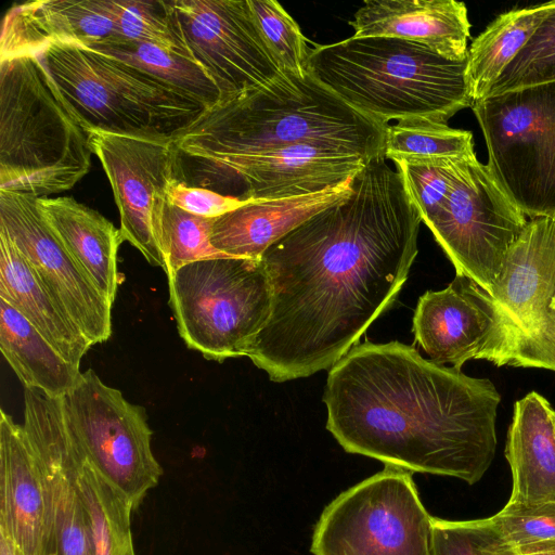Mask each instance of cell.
Listing matches in <instances>:
<instances>
[{"label": "cell", "mask_w": 555, "mask_h": 555, "mask_svg": "<svg viewBox=\"0 0 555 555\" xmlns=\"http://www.w3.org/2000/svg\"><path fill=\"white\" fill-rule=\"evenodd\" d=\"M384 155L351 194L261 255L270 317L247 357L272 382L332 367L397 298L417 255L421 216Z\"/></svg>", "instance_id": "6da1fadb"}, {"label": "cell", "mask_w": 555, "mask_h": 555, "mask_svg": "<svg viewBox=\"0 0 555 555\" xmlns=\"http://www.w3.org/2000/svg\"><path fill=\"white\" fill-rule=\"evenodd\" d=\"M323 401L343 449L385 465L474 485L495 455L494 384L397 340L352 347L331 367Z\"/></svg>", "instance_id": "7a4b0ae2"}, {"label": "cell", "mask_w": 555, "mask_h": 555, "mask_svg": "<svg viewBox=\"0 0 555 555\" xmlns=\"http://www.w3.org/2000/svg\"><path fill=\"white\" fill-rule=\"evenodd\" d=\"M387 125L357 112L309 74L283 73L272 83L207 108L173 144L177 179L190 184L227 163L312 142L383 155Z\"/></svg>", "instance_id": "3957f363"}, {"label": "cell", "mask_w": 555, "mask_h": 555, "mask_svg": "<svg viewBox=\"0 0 555 555\" xmlns=\"http://www.w3.org/2000/svg\"><path fill=\"white\" fill-rule=\"evenodd\" d=\"M308 74L347 105L375 121L423 117L447 122L470 107L466 61L391 37H350L315 46Z\"/></svg>", "instance_id": "277c9868"}, {"label": "cell", "mask_w": 555, "mask_h": 555, "mask_svg": "<svg viewBox=\"0 0 555 555\" xmlns=\"http://www.w3.org/2000/svg\"><path fill=\"white\" fill-rule=\"evenodd\" d=\"M93 154L37 56L0 61V191L47 197L85 177Z\"/></svg>", "instance_id": "5b68a950"}, {"label": "cell", "mask_w": 555, "mask_h": 555, "mask_svg": "<svg viewBox=\"0 0 555 555\" xmlns=\"http://www.w3.org/2000/svg\"><path fill=\"white\" fill-rule=\"evenodd\" d=\"M88 130L173 141L208 108L108 54L53 46L37 56Z\"/></svg>", "instance_id": "8992f818"}, {"label": "cell", "mask_w": 555, "mask_h": 555, "mask_svg": "<svg viewBox=\"0 0 555 555\" xmlns=\"http://www.w3.org/2000/svg\"><path fill=\"white\" fill-rule=\"evenodd\" d=\"M169 304L180 337L208 360L247 356L271 312L261 259L217 257L168 276Z\"/></svg>", "instance_id": "52a82bcc"}, {"label": "cell", "mask_w": 555, "mask_h": 555, "mask_svg": "<svg viewBox=\"0 0 555 555\" xmlns=\"http://www.w3.org/2000/svg\"><path fill=\"white\" fill-rule=\"evenodd\" d=\"M488 167L530 219H555V82L474 102Z\"/></svg>", "instance_id": "ba28073f"}, {"label": "cell", "mask_w": 555, "mask_h": 555, "mask_svg": "<svg viewBox=\"0 0 555 555\" xmlns=\"http://www.w3.org/2000/svg\"><path fill=\"white\" fill-rule=\"evenodd\" d=\"M434 517L412 473L385 468L341 492L322 512L313 555H433Z\"/></svg>", "instance_id": "9c48e42d"}, {"label": "cell", "mask_w": 555, "mask_h": 555, "mask_svg": "<svg viewBox=\"0 0 555 555\" xmlns=\"http://www.w3.org/2000/svg\"><path fill=\"white\" fill-rule=\"evenodd\" d=\"M62 401L88 460L137 509L163 475L151 448L145 409L130 403L91 369Z\"/></svg>", "instance_id": "30bf717a"}, {"label": "cell", "mask_w": 555, "mask_h": 555, "mask_svg": "<svg viewBox=\"0 0 555 555\" xmlns=\"http://www.w3.org/2000/svg\"><path fill=\"white\" fill-rule=\"evenodd\" d=\"M488 165L465 158L447 202L428 225L464 275L491 295L504 256L527 223Z\"/></svg>", "instance_id": "8fae6325"}, {"label": "cell", "mask_w": 555, "mask_h": 555, "mask_svg": "<svg viewBox=\"0 0 555 555\" xmlns=\"http://www.w3.org/2000/svg\"><path fill=\"white\" fill-rule=\"evenodd\" d=\"M491 296L515 341L511 366L555 371V219H529L508 247Z\"/></svg>", "instance_id": "7c38bea8"}, {"label": "cell", "mask_w": 555, "mask_h": 555, "mask_svg": "<svg viewBox=\"0 0 555 555\" xmlns=\"http://www.w3.org/2000/svg\"><path fill=\"white\" fill-rule=\"evenodd\" d=\"M172 3L190 54L215 81L221 101L263 88L283 75L247 0Z\"/></svg>", "instance_id": "4fadbf2b"}, {"label": "cell", "mask_w": 555, "mask_h": 555, "mask_svg": "<svg viewBox=\"0 0 555 555\" xmlns=\"http://www.w3.org/2000/svg\"><path fill=\"white\" fill-rule=\"evenodd\" d=\"M89 132L93 154L114 193L122 242L130 243L151 264L164 270L158 231L167 186L177 179L173 141Z\"/></svg>", "instance_id": "5bb4252c"}, {"label": "cell", "mask_w": 555, "mask_h": 555, "mask_svg": "<svg viewBox=\"0 0 555 555\" xmlns=\"http://www.w3.org/2000/svg\"><path fill=\"white\" fill-rule=\"evenodd\" d=\"M412 330L437 364L461 370L476 359L512 365L515 341L503 313L487 291L464 275L420 297Z\"/></svg>", "instance_id": "9a60e30c"}, {"label": "cell", "mask_w": 555, "mask_h": 555, "mask_svg": "<svg viewBox=\"0 0 555 555\" xmlns=\"http://www.w3.org/2000/svg\"><path fill=\"white\" fill-rule=\"evenodd\" d=\"M0 232L9 237L40 284L90 344L106 341L112 334L113 305L70 257L46 220L38 197L0 191Z\"/></svg>", "instance_id": "2e32d148"}, {"label": "cell", "mask_w": 555, "mask_h": 555, "mask_svg": "<svg viewBox=\"0 0 555 555\" xmlns=\"http://www.w3.org/2000/svg\"><path fill=\"white\" fill-rule=\"evenodd\" d=\"M22 425L40 468L55 555H93L89 514L78 482L87 456L72 430L62 398L24 387Z\"/></svg>", "instance_id": "e0dca14e"}, {"label": "cell", "mask_w": 555, "mask_h": 555, "mask_svg": "<svg viewBox=\"0 0 555 555\" xmlns=\"http://www.w3.org/2000/svg\"><path fill=\"white\" fill-rule=\"evenodd\" d=\"M370 159L349 150L301 142L236 159L215 168L191 186L238 198L267 201L314 194L354 178Z\"/></svg>", "instance_id": "ac0fdd59"}, {"label": "cell", "mask_w": 555, "mask_h": 555, "mask_svg": "<svg viewBox=\"0 0 555 555\" xmlns=\"http://www.w3.org/2000/svg\"><path fill=\"white\" fill-rule=\"evenodd\" d=\"M119 42L113 0H35L13 4L4 14L0 61L38 56L53 46Z\"/></svg>", "instance_id": "d6986e66"}, {"label": "cell", "mask_w": 555, "mask_h": 555, "mask_svg": "<svg viewBox=\"0 0 555 555\" xmlns=\"http://www.w3.org/2000/svg\"><path fill=\"white\" fill-rule=\"evenodd\" d=\"M0 531L25 555L55 554L52 517L39 465L23 425L0 412Z\"/></svg>", "instance_id": "ffe728a7"}, {"label": "cell", "mask_w": 555, "mask_h": 555, "mask_svg": "<svg viewBox=\"0 0 555 555\" xmlns=\"http://www.w3.org/2000/svg\"><path fill=\"white\" fill-rule=\"evenodd\" d=\"M354 38L391 37L428 47L446 59L467 60L470 23L455 0H366L354 13Z\"/></svg>", "instance_id": "44dd1931"}, {"label": "cell", "mask_w": 555, "mask_h": 555, "mask_svg": "<svg viewBox=\"0 0 555 555\" xmlns=\"http://www.w3.org/2000/svg\"><path fill=\"white\" fill-rule=\"evenodd\" d=\"M354 178L314 194L253 202L214 218L210 242L227 256L260 259L278 240L313 215L347 198Z\"/></svg>", "instance_id": "7402d4cb"}, {"label": "cell", "mask_w": 555, "mask_h": 555, "mask_svg": "<svg viewBox=\"0 0 555 555\" xmlns=\"http://www.w3.org/2000/svg\"><path fill=\"white\" fill-rule=\"evenodd\" d=\"M505 456L513 476L508 502L555 501V411L540 393L515 402Z\"/></svg>", "instance_id": "603a6c76"}, {"label": "cell", "mask_w": 555, "mask_h": 555, "mask_svg": "<svg viewBox=\"0 0 555 555\" xmlns=\"http://www.w3.org/2000/svg\"><path fill=\"white\" fill-rule=\"evenodd\" d=\"M41 211L70 257L113 305L120 282V231L99 211L69 196L38 197Z\"/></svg>", "instance_id": "cb8c5ba5"}, {"label": "cell", "mask_w": 555, "mask_h": 555, "mask_svg": "<svg viewBox=\"0 0 555 555\" xmlns=\"http://www.w3.org/2000/svg\"><path fill=\"white\" fill-rule=\"evenodd\" d=\"M0 299L17 310L67 362L80 367L92 345L40 284L3 232H0Z\"/></svg>", "instance_id": "d4e9b609"}, {"label": "cell", "mask_w": 555, "mask_h": 555, "mask_svg": "<svg viewBox=\"0 0 555 555\" xmlns=\"http://www.w3.org/2000/svg\"><path fill=\"white\" fill-rule=\"evenodd\" d=\"M0 349L24 387L62 398L81 380L80 367L67 362L11 305L0 299Z\"/></svg>", "instance_id": "484cf974"}, {"label": "cell", "mask_w": 555, "mask_h": 555, "mask_svg": "<svg viewBox=\"0 0 555 555\" xmlns=\"http://www.w3.org/2000/svg\"><path fill=\"white\" fill-rule=\"evenodd\" d=\"M554 9L555 1H551L507 11L474 39L466 60V80L472 104L486 98L493 82Z\"/></svg>", "instance_id": "4316f807"}, {"label": "cell", "mask_w": 555, "mask_h": 555, "mask_svg": "<svg viewBox=\"0 0 555 555\" xmlns=\"http://www.w3.org/2000/svg\"><path fill=\"white\" fill-rule=\"evenodd\" d=\"M79 488L89 514L93 555H135L132 532V504L86 459Z\"/></svg>", "instance_id": "83f0119b"}, {"label": "cell", "mask_w": 555, "mask_h": 555, "mask_svg": "<svg viewBox=\"0 0 555 555\" xmlns=\"http://www.w3.org/2000/svg\"><path fill=\"white\" fill-rule=\"evenodd\" d=\"M151 74L183 91L208 108L221 101L220 91L208 73L192 57L149 42H120L89 48Z\"/></svg>", "instance_id": "f1b7e54d"}, {"label": "cell", "mask_w": 555, "mask_h": 555, "mask_svg": "<svg viewBox=\"0 0 555 555\" xmlns=\"http://www.w3.org/2000/svg\"><path fill=\"white\" fill-rule=\"evenodd\" d=\"M383 155L392 162L476 156L470 131L423 117L388 124Z\"/></svg>", "instance_id": "f546056e"}, {"label": "cell", "mask_w": 555, "mask_h": 555, "mask_svg": "<svg viewBox=\"0 0 555 555\" xmlns=\"http://www.w3.org/2000/svg\"><path fill=\"white\" fill-rule=\"evenodd\" d=\"M113 8L121 43L149 42L192 57L172 0H113Z\"/></svg>", "instance_id": "4dcf8cb0"}, {"label": "cell", "mask_w": 555, "mask_h": 555, "mask_svg": "<svg viewBox=\"0 0 555 555\" xmlns=\"http://www.w3.org/2000/svg\"><path fill=\"white\" fill-rule=\"evenodd\" d=\"M212 222L214 218L190 214L166 199L160 217L158 245L167 276L189 263L227 256L210 242Z\"/></svg>", "instance_id": "1f68e13d"}, {"label": "cell", "mask_w": 555, "mask_h": 555, "mask_svg": "<svg viewBox=\"0 0 555 555\" xmlns=\"http://www.w3.org/2000/svg\"><path fill=\"white\" fill-rule=\"evenodd\" d=\"M260 35L282 73L305 77L310 49L294 18L274 0H247Z\"/></svg>", "instance_id": "d6a6232c"}, {"label": "cell", "mask_w": 555, "mask_h": 555, "mask_svg": "<svg viewBox=\"0 0 555 555\" xmlns=\"http://www.w3.org/2000/svg\"><path fill=\"white\" fill-rule=\"evenodd\" d=\"M465 158L470 157L393 162L411 203L417 209L422 222L427 227L447 202L460 166Z\"/></svg>", "instance_id": "836d02e7"}, {"label": "cell", "mask_w": 555, "mask_h": 555, "mask_svg": "<svg viewBox=\"0 0 555 555\" xmlns=\"http://www.w3.org/2000/svg\"><path fill=\"white\" fill-rule=\"evenodd\" d=\"M555 82V9L490 87L486 96Z\"/></svg>", "instance_id": "e575fe53"}, {"label": "cell", "mask_w": 555, "mask_h": 555, "mask_svg": "<svg viewBox=\"0 0 555 555\" xmlns=\"http://www.w3.org/2000/svg\"><path fill=\"white\" fill-rule=\"evenodd\" d=\"M489 519L500 542L508 548L555 541V501L507 502Z\"/></svg>", "instance_id": "d590c367"}, {"label": "cell", "mask_w": 555, "mask_h": 555, "mask_svg": "<svg viewBox=\"0 0 555 555\" xmlns=\"http://www.w3.org/2000/svg\"><path fill=\"white\" fill-rule=\"evenodd\" d=\"M489 518L446 520L434 518L433 555H498Z\"/></svg>", "instance_id": "8d00e7d4"}, {"label": "cell", "mask_w": 555, "mask_h": 555, "mask_svg": "<svg viewBox=\"0 0 555 555\" xmlns=\"http://www.w3.org/2000/svg\"><path fill=\"white\" fill-rule=\"evenodd\" d=\"M166 199L169 204L182 210L205 218H217L249 203L257 202L223 195L205 188L191 186L178 179H173L168 184Z\"/></svg>", "instance_id": "74e56055"}, {"label": "cell", "mask_w": 555, "mask_h": 555, "mask_svg": "<svg viewBox=\"0 0 555 555\" xmlns=\"http://www.w3.org/2000/svg\"><path fill=\"white\" fill-rule=\"evenodd\" d=\"M508 550L514 555H555V541H547Z\"/></svg>", "instance_id": "f35d334b"}, {"label": "cell", "mask_w": 555, "mask_h": 555, "mask_svg": "<svg viewBox=\"0 0 555 555\" xmlns=\"http://www.w3.org/2000/svg\"><path fill=\"white\" fill-rule=\"evenodd\" d=\"M0 555H25L9 534L0 531Z\"/></svg>", "instance_id": "ab89813d"}, {"label": "cell", "mask_w": 555, "mask_h": 555, "mask_svg": "<svg viewBox=\"0 0 555 555\" xmlns=\"http://www.w3.org/2000/svg\"><path fill=\"white\" fill-rule=\"evenodd\" d=\"M493 547L498 555H514L505 545H503L500 542L495 531H494Z\"/></svg>", "instance_id": "60d3db41"}, {"label": "cell", "mask_w": 555, "mask_h": 555, "mask_svg": "<svg viewBox=\"0 0 555 555\" xmlns=\"http://www.w3.org/2000/svg\"><path fill=\"white\" fill-rule=\"evenodd\" d=\"M52 555H55V554H52Z\"/></svg>", "instance_id": "b9f144b4"}]
</instances>
